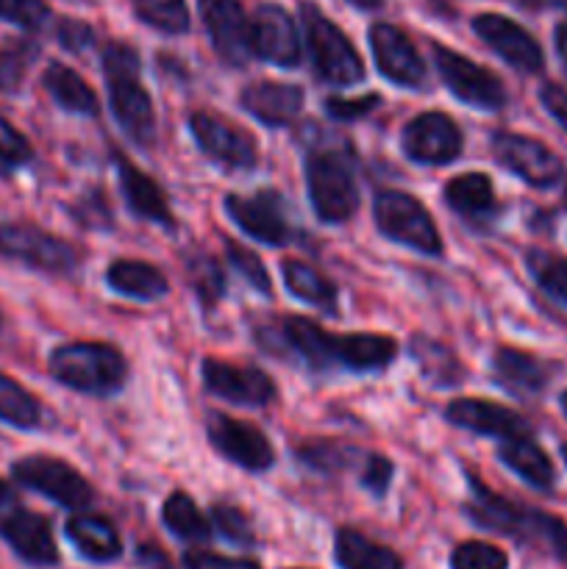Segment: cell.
Wrapping results in <instances>:
<instances>
[{"label":"cell","instance_id":"cell-15","mask_svg":"<svg viewBox=\"0 0 567 569\" xmlns=\"http://www.w3.org/2000/svg\"><path fill=\"white\" fill-rule=\"evenodd\" d=\"M253 56L278 67H295L300 61V37L292 17L276 3H265L250 20Z\"/></svg>","mask_w":567,"mask_h":569},{"label":"cell","instance_id":"cell-23","mask_svg":"<svg viewBox=\"0 0 567 569\" xmlns=\"http://www.w3.org/2000/svg\"><path fill=\"white\" fill-rule=\"evenodd\" d=\"M398 353L395 339L381 337V333H350V337H337V367L345 370H384Z\"/></svg>","mask_w":567,"mask_h":569},{"label":"cell","instance_id":"cell-30","mask_svg":"<svg viewBox=\"0 0 567 569\" xmlns=\"http://www.w3.org/2000/svg\"><path fill=\"white\" fill-rule=\"evenodd\" d=\"M337 565L342 569H404V561L395 550L372 542L365 533L342 528L337 533Z\"/></svg>","mask_w":567,"mask_h":569},{"label":"cell","instance_id":"cell-3","mask_svg":"<svg viewBox=\"0 0 567 569\" xmlns=\"http://www.w3.org/2000/svg\"><path fill=\"white\" fill-rule=\"evenodd\" d=\"M304 31L311 64L322 81L334 83V87H350L365 78V64L354 44L315 6H304Z\"/></svg>","mask_w":567,"mask_h":569},{"label":"cell","instance_id":"cell-53","mask_svg":"<svg viewBox=\"0 0 567 569\" xmlns=\"http://www.w3.org/2000/svg\"><path fill=\"white\" fill-rule=\"evenodd\" d=\"M534 6H556V9H567V0H531Z\"/></svg>","mask_w":567,"mask_h":569},{"label":"cell","instance_id":"cell-44","mask_svg":"<svg viewBox=\"0 0 567 569\" xmlns=\"http://www.w3.org/2000/svg\"><path fill=\"white\" fill-rule=\"evenodd\" d=\"M189 272H192L195 289H198V295L206 300V303H211V300L220 298V295H222V272H220V267L215 264V261L206 259V256H200V259H192V264H189Z\"/></svg>","mask_w":567,"mask_h":569},{"label":"cell","instance_id":"cell-28","mask_svg":"<svg viewBox=\"0 0 567 569\" xmlns=\"http://www.w3.org/2000/svg\"><path fill=\"white\" fill-rule=\"evenodd\" d=\"M106 281L115 292L133 300H159L161 295H167L165 272L148 261H115L106 272Z\"/></svg>","mask_w":567,"mask_h":569},{"label":"cell","instance_id":"cell-5","mask_svg":"<svg viewBox=\"0 0 567 569\" xmlns=\"http://www.w3.org/2000/svg\"><path fill=\"white\" fill-rule=\"evenodd\" d=\"M372 214H376V226L384 237L426 256L442 253V239H439L431 214L411 194L381 192L372 206Z\"/></svg>","mask_w":567,"mask_h":569},{"label":"cell","instance_id":"cell-22","mask_svg":"<svg viewBox=\"0 0 567 569\" xmlns=\"http://www.w3.org/2000/svg\"><path fill=\"white\" fill-rule=\"evenodd\" d=\"M117 170H120V187L122 194H126L128 209L137 217H142V220L165 222L167 226L170 222V206H167V198L159 183L126 159H117Z\"/></svg>","mask_w":567,"mask_h":569},{"label":"cell","instance_id":"cell-42","mask_svg":"<svg viewBox=\"0 0 567 569\" xmlns=\"http://www.w3.org/2000/svg\"><path fill=\"white\" fill-rule=\"evenodd\" d=\"M226 253H228V261L237 267V272L250 283V287L259 289V292H265V295H270V278H267V270L261 267L259 256L250 253L248 248H242V244H237V242H226Z\"/></svg>","mask_w":567,"mask_h":569},{"label":"cell","instance_id":"cell-45","mask_svg":"<svg viewBox=\"0 0 567 569\" xmlns=\"http://www.w3.org/2000/svg\"><path fill=\"white\" fill-rule=\"evenodd\" d=\"M28 70L26 48H3L0 50V92H17Z\"/></svg>","mask_w":567,"mask_h":569},{"label":"cell","instance_id":"cell-12","mask_svg":"<svg viewBox=\"0 0 567 569\" xmlns=\"http://www.w3.org/2000/svg\"><path fill=\"white\" fill-rule=\"evenodd\" d=\"M200 17L217 56L231 67L248 64L253 56V39H250V20L245 17L239 0H200Z\"/></svg>","mask_w":567,"mask_h":569},{"label":"cell","instance_id":"cell-8","mask_svg":"<svg viewBox=\"0 0 567 569\" xmlns=\"http://www.w3.org/2000/svg\"><path fill=\"white\" fill-rule=\"evenodd\" d=\"M434 61H437L439 78L448 83L450 92L461 100V103H470L476 109L495 111L506 103L504 83L493 76L489 70L478 67L476 61L465 59V56L454 53L448 48H434Z\"/></svg>","mask_w":567,"mask_h":569},{"label":"cell","instance_id":"cell-7","mask_svg":"<svg viewBox=\"0 0 567 569\" xmlns=\"http://www.w3.org/2000/svg\"><path fill=\"white\" fill-rule=\"evenodd\" d=\"M0 256L44 272H70L78 264L70 242L28 222H0Z\"/></svg>","mask_w":567,"mask_h":569},{"label":"cell","instance_id":"cell-56","mask_svg":"<svg viewBox=\"0 0 567 569\" xmlns=\"http://www.w3.org/2000/svg\"><path fill=\"white\" fill-rule=\"evenodd\" d=\"M561 456H565V461H567V442H565V448H561Z\"/></svg>","mask_w":567,"mask_h":569},{"label":"cell","instance_id":"cell-2","mask_svg":"<svg viewBox=\"0 0 567 569\" xmlns=\"http://www.w3.org/2000/svg\"><path fill=\"white\" fill-rule=\"evenodd\" d=\"M50 372L76 392L111 395L126 383V359L111 345L72 342L53 350Z\"/></svg>","mask_w":567,"mask_h":569},{"label":"cell","instance_id":"cell-17","mask_svg":"<svg viewBox=\"0 0 567 569\" xmlns=\"http://www.w3.org/2000/svg\"><path fill=\"white\" fill-rule=\"evenodd\" d=\"M478 37L495 50L504 61H509L511 67L523 72H539L543 70V48L537 44V39L526 31V28L517 26L515 20L500 14H478L472 20Z\"/></svg>","mask_w":567,"mask_h":569},{"label":"cell","instance_id":"cell-47","mask_svg":"<svg viewBox=\"0 0 567 569\" xmlns=\"http://www.w3.org/2000/svg\"><path fill=\"white\" fill-rule=\"evenodd\" d=\"M372 106H378L376 94H365L359 100H342V98H331L326 100V111L337 120H356V117H365L367 111H372Z\"/></svg>","mask_w":567,"mask_h":569},{"label":"cell","instance_id":"cell-29","mask_svg":"<svg viewBox=\"0 0 567 569\" xmlns=\"http://www.w3.org/2000/svg\"><path fill=\"white\" fill-rule=\"evenodd\" d=\"M493 367L498 381L515 395H537L548 383V370H545L543 361L534 359L531 353H523V350L500 348L495 353Z\"/></svg>","mask_w":567,"mask_h":569},{"label":"cell","instance_id":"cell-51","mask_svg":"<svg viewBox=\"0 0 567 569\" xmlns=\"http://www.w3.org/2000/svg\"><path fill=\"white\" fill-rule=\"evenodd\" d=\"M14 509H20V503H17V495L11 492V487H6V483L0 481V520H6V517H9Z\"/></svg>","mask_w":567,"mask_h":569},{"label":"cell","instance_id":"cell-21","mask_svg":"<svg viewBox=\"0 0 567 569\" xmlns=\"http://www.w3.org/2000/svg\"><path fill=\"white\" fill-rule=\"evenodd\" d=\"M239 103L245 106L248 114H253L256 120L265 122V126H287L298 117L300 106H304V92L295 83H278V81H259L250 83L242 94H239Z\"/></svg>","mask_w":567,"mask_h":569},{"label":"cell","instance_id":"cell-39","mask_svg":"<svg viewBox=\"0 0 567 569\" xmlns=\"http://www.w3.org/2000/svg\"><path fill=\"white\" fill-rule=\"evenodd\" d=\"M450 569H509V559L495 545L465 542L450 553Z\"/></svg>","mask_w":567,"mask_h":569},{"label":"cell","instance_id":"cell-25","mask_svg":"<svg viewBox=\"0 0 567 569\" xmlns=\"http://www.w3.org/2000/svg\"><path fill=\"white\" fill-rule=\"evenodd\" d=\"M67 537L89 561H115L122 553V542L115 526L98 515H76L67 522Z\"/></svg>","mask_w":567,"mask_h":569},{"label":"cell","instance_id":"cell-19","mask_svg":"<svg viewBox=\"0 0 567 569\" xmlns=\"http://www.w3.org/2000/svg\"><path fill=\"white\" fill-rule=\"evenodd\" d=\"M445 415H448V420L454 426L467 428L472 433H484V437H498L504 442L506 439L528 437V422L517 411L498 403H487V400H454Z\"/></svg>","mask_w":567,"mask_h":569},{"label":"cell","instance_id":"cell-16","mask_svg":"<svg viewBox=\"0 0 567 569\" xmlns=\"http://www.w3.org/2000/svg\"><path fill=\"white\" fill-rule=\"evenodd\" d=\"M203 381L209 392L217 398L231 400L239 406H267L276 398V383L256 367L228 365V361L206 359L203 361Z\"/></svg>","mask_w":567,"mask_h":569},{"label":"cell","instance_id":"cell-54","mask_svg":"<svg viewBox=\"0 0 567 569\" xmlns=\"http://www.w3.org/2000/svg\"><path fill=\"white\" fill-rule=\"evenodd\" d=\"M350 3L361 6V9H376V6L381 3V0H350Z\"/></svg>","mask_w":567,"mask_h":569},{"label":"cell","instance_id":"cell-43","mask_svg":"<svg viewBox=\"0 0 567 569\" xmlns=\"http://www.w3.org/2000/svg\"><path fill=\"white\" fill-rule=\"evenodd\" d=\"M211 517H215L217 531H220L228 542L253 545V528H250V520L245 517V511L233 509V506H215Z\"/></svg>","mask_w":567,"mask_h":569},{"label":"cell","instance_id":"cell-46","mask_svg":"<svg viewBox=\"0 0 567 569\" xmlns=\"http://www.w3.org/2000/svg\"><path fill=\"white\" fill-rule=\"evenodd\" d=\"M183 567L187 569H259L256 561L228 559V556L206 553V550H192V553L183 556Z\"/></svg>","mask_w":567,"mask_h":569},{"label":"cell","instance_id":"cell-27","mask_svg":"<svg viewBox=\"0 0 567 569\" xmlns=\"http://www.w3.org/2000/svg\"><path fill=\"white\" fill-rule=\"evenodd\" d=\"M500 461L509 467L511 472L528 481L531 487L537 489H550L556 481V472L550 459L545 456V450L539 448L537 442H531V437H517V439H506L500 442L498 450Z\"/></svg>","mask_w":567,"mask_h":569},{"label":"cell","instance_id":"cell-14","mask_svg":"<svg viewBox=\"0 0 567 569\" xmlns=\"http://www.w3.org/2000/svg\"><path fill=\"white\" fill-rule=\"evenodd\" d=\"M209 442L222 459L233 461L245 470L261 472L276 459L265 433L256 431L248 422L231 420L226 415H217L209 420Z\"/></svg>","mask_w":567,"mask_h":569},{"label":"cell","instance_id":"cell-10","mask_svg":"<svg viewBox=\"0 0 567 569\" xmlns=\"http://www.w3.org/2000/svg\"><path fill=\"white\" fill-rule=\"evenodd\" d=\"M400 144H404V153L417 164H450L459 159L465 139L448 114L426 111L404 128Z\"/></svg>","mask_w":567,"mask_h":569},{"label":"cell","instance_id":"cell-52","mask_svg":"<svg viewBox=\"0 0 567 569\" xmlns=\"http://www.w3.org/2000/svg\"><path fill=\"white\" fill-rule=\"evenodd\" d=\"M556 50H559L561 61L567 64V22H561V26L556 28Z\"/></svg>","mask_w":567,"mask_h":569},{"label":"cell","instance_id":"cell-33","mask_svg":"<svg viewBox=\"0 0 567 569\" xmlns=\"http://www.w3.org/2000/svg\"><path fill=\"white\" fill-rule=\"evenodd\" d=\"M161 517H165V526L170 528L176 537L187 539V542H206V539L211 537V528L209 522H206V517L200 515V509L192 503V498H187L183 492H176L167 498Z\"/></svg>","mask_w":567,"mask_h":569},{"label":"cell","instance_id":"cell-37","mask_svg":"<svg viewBox=\"0 0 567 569\" xmlns=\"http://www.w3.org/2000/svg\"><path fill=\"white\" fill-rule=\"evenodd\" d=\"M528 270L537 278L539 287L554 300L567 306V261L545 250H531L528 253Z\"/></svg>","mask_w":567,"mask_h":569},{"label":"cell","instance_id":"cell-55","mask_svg":"<svg viewBox=\"0 0 567 569\" xmlns=\"http://www.w3.org/2000/svg\"><path fill=\"white\" fill-rule=\"evenodd\" d=\"M559 406H561V411H565V415H567V392H561V398H559Z\"/></svg>","mask_w":567,"mask_h":569},{"label":"cell","instance_id":"cell-31","mask_svg":"<svg viewBox=\"0 0 567 569\" xmlns=\"http://www.w3.org/2000/svg\"><path fill=\"white\" fill-rule=\"evenodd\" d=\"M44 89L50 92V98L67 111H76V114H98V94L92 92L87 81L78 76L76 70L64 64H50L44 70Z\"/></svg>","mask_w":567,"mask_h":569},{"label":"cell","instance_id":"cell-4","mask_svg":"<svg viewBox=\"0 0 567 569\" xmlns=\"http://www.w3.org/2000/svg\"><path fill=\"white\" fill-rule=\"evenodd\" d=\"M306 183L322 222H345L359 209V189L348 161L337 153H315L306 161Z\"/></svg>","mask_w":567,"mask_h":569},{"label":"cell","instance_id":"cell-9","mask_svg":"<svg viewBox=\"0 0 567 569\" xmlns=\"http://www.w3.org/2000/svg\"><path fill=\"white\" fill-rule=\"evenodd\" d=\"M493 153L506 170H511L517 178L531 183V187L548 189L554 187V183H559V156H556L548 144L537 142V139L504 131L493 139Z\"/></svg>","mask_w":567,"mask_h":569},{"label":"cell","instance_id":"cell-38","mask_svg":"<svg viewBox=\"0 0 567 569\" xmlns=\"http://www.w3.org/2000/svg\"><path fill=\"white\" fill-rule=\"evenodd\" d=\"M411 350H415V359H420L426 378L442 383V387H450V383L459 381V365L437 342H428V339L417 337L411 339Z\"/></svg>","mask_w":567,"mask_h":569},{"label":"cell","instance_id":"cell-11","mask_svg":"<svg viewBox=\"0 0 567 569\" xmlns=\"http://www.w3.org/2000/svg\"><path fill=\"white\" fill-rule=\"evenodd\" d=\"M189 128H192L195 142L200 144L206 156L220 161L222 167L231 170H250L256 164V142L245 128L233 126L226 117L209 114V111H198L189 117Z\"/></svg>","mask_w":567,"mask_h":569},{"label":"cell","instance_id":"cell-35","mask_svg":"<svg viewBox=\"0 0 567 569\" xmlns=\"http://www.w3.org/2000/svg\"><path fill=\"white\" fill-rule=\"evenodd\" d=\"M520 539L543 545L548 553H554L556 559L567 565V526L561 520H556V517L543 515V511H526Z\"/></svg>","mask_w":567,"mask_h":569},{"label":"cell","instance_id":"cell-36","mask_svg":"<svg viewBox=\"0 0 567 569\" xmlns=\"http://www.w3.org/2000/svg\"><path fill=\"white\" fill-rule=\"evenodd\" d=\"M139 20L161 33H183L189 28L187 0H131Z\"/></svg>","mask_w":567,"mask_h":569},{"label":"cell","instance_id":"cell-48","mask_svg":"<svg viewBox=\"0 0 567 569\" xmlns=\"http://www.w3.org/2000/svg\"><path fill=\"white\" fill-rule=\"evenodd\" d=\"M389 481H392V465L384 456H370L365 465V472H361V483L367 489H372L376 495H381L389 487Z\"/></svg>","mask_w":567,"mask_h":569},{"label":"cell","instance_id":"cell-6","mask_svg":"<svg viewBox=\"0 0 567 569\" xmlns=\"http://www.w3.org/2000/svg\"><path fill=\"white\" fill-rule=\"evenodd\" d=\"M11 476L20 487L33 489V492L44 495V498L67 506V509H87L92 503V487L87 483V478L53 456L20 459L11 467Z\"/></svg>","mask_w":567,"mask_h":569},{"label":"cell","instance_id":"cell-13","mask_svg":"<svg viewBox=\"0 0 567 569\" xmlns=\"http://www.w3.org/2000/svg\"><path fill=\"white\" fill-rule=\"evenodd\" d=\"M226 211L248 237L259 239L265 244H287L289 242V222L284 214L281 198L276 192H256V194H228Z\"/></svg>","mask_w":567,"mask_h":569},{"label":"cell","instance_id":"cell-40","mask_svg":"<svg viewBox=\"0 0 567 569\" xmlns=\"http://www.w3.org/2000/svg\"><path fill=\"white\" fill-rule=\"evenodd\" d=\"M50 11L44 0H0V20L37 31L48 22Z\"/></svg>","mask_w":567,"mask_h":569},{"label":"cell","instance_id":"cell-41","mask_svg":"<svg viewBox=\"0 0 567 569\" xmlns=\"http://www.w3.org/2000/svg\"><path fill=\"white\" fill-rule=\"evenodd\" d=\"M31 156V142L6 117H0V170H14V167L28 164Z\"/></svg>","mask_w":567,"mask_h":569},{"label":"cell","instance_id":"cell-32","mask_svg":"<svg viewBox=\"0 0 567 569\" xmlns=\"http://www.w3.org/2000/svg\"><path fill=\"white\" fill-rule=\"evenodd\" d=\"M281 272L289 292H292L295 298L306 300V303L331 309L334 300H337V289H334V283L311 264H304V261H284Z\"/></svg>","mask_w":567,"mask_h":569},{"label":"cell","instance_id":"cell-34","mask_svg":"<svg viewBox=\"0 0 567 569\" xmlns=\"http://www.w3.org/2000/svg\"><path fill=\"white\" fill-rule=\"evenodd\" d=\"M0 420L17 428H37L42 422V406L37 403V398L3 372H0Z\"/></svg>","mask_w":567,"mask_h":569},{"label":"cell","instance_id":"cell-49","mask_svg":"<svg viewBox=\"0 0 567 569\" xmlns=\"http://www.w3.org/2000/svg\"><path fill=\"white\" fill-rule=\"evenodd\" d=\"M59 39L70 50H81V48H87L89 42H92V31H89L87 26H81V22L64 20V22H61V28H59Z\"/></svg>","mask_w":567,"mask_h":569},{"label":"cell","instance_id":"cell-1","mask_svg":"<svg viewBox=\"0 0 567 569\" xmlns=\"http://www.w3.org/2000/svg\"><path fill=\"white\" fill-rule=\"evenodd\" d=\"M103 72L109 78V103L115 120L128 139L142 148L156 139L153 100L139 83V56L128 44L111 42L103 53Z\"/></svg>","mask_w":567,"mask_h":569},{"label":"cell","instance_id":"cell-50","mask_svg":"<svg viewBox=\"0 0 567 569\" xmlns=\"http://www.w3.org/2000/svg\"><path fill=\"white\" fill-rule=\"evenodd\" d=\"M543 103L561 126L567 128V92L561 87H545L543 89Z\"/></svg>","mask_w":567,"mask_h":569},{"label":"cell","instance_id":"cell-18","mask_svg":"<svg viewBox=\"0 0 567 569\" xmlns=\"http://www.w3.org/2000/svg\"><path fill=\"white\" fill-rule=\"evenodd\" d=\"M370 48L384 78L400 83V87H417V83H422L426 67H422V59L417 56L411 39L400 28L387 26V22L372 26Z\"/></svg>","mask_w":567,"mask_h":569},{"label":"cell","instance_id":"cell-24","mask_svg":"<svg viewBox=\"0 0 567 569\" xmlns=\"http://www.w3.org/2000/svg\"><path fill=\"white\" fill-rule=\"evenodd\" d=\"M445 200H448V206L456 214L478 222L489 220L495 214V209H498L493 181L484 172H465V176L448 181Z\"/></svg>","mask_w":567,"mask_h":569},{"label":"cell","instance_id":"cell-20","mask_svg":"<svg viewBox=\"0 0 567 569\" xmlns=\"http://www.w3.org/2000/svg\"><path fill=\"white\" fill-rule=\"evenodd\" d=\"M0 537L28 565H56L59 561V550H56L48 520L31 515V511L14 509L6 520H0Z\"/></svg>","mask_w":567,"mask_h":569},{"label":"cell","instance_id":"cell-26","mask_svg":"<svg viewBox=\"0 0 567 569\" xmlns=\"http://www.w3.org/2000/svg\"><path fill=\"white\" fill-rule=\"evenodd\" d=\"M467 515L476 526L495 533H511V537H520L523 520H526V511L517 509L515 503H509L500 495L489 492L476 478H472V500L467 503Z\"/></svg>","mask_w":567,"mask_h":569}]
</instances>
